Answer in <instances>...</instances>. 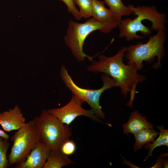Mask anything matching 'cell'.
Returning a JSON list of instances; mask_svg holds the SVG:
<instances>
[{
  "label": "cell",
  "mask_w": 168,
  "mask_h": 168,
  "mask_svg": "<svg viewBox=\"0 0 168 168\" xmlns=\"http://www.w3.org/2000/svg\"><path fill=\"white\" fill-rule=\"evenodd\" d=\"M126 48V46L123 47L111 57L100 55L98 60H93L87 69L89 72H101L109 75L115 81L121 90L122 95L125 97L130 92V99L126 105L132 108L137 85L145 81L146 77L138 73L134 64H125L124 63Z\"/></svg>",
  "instance_id": "cell-1"
},
{
  "label": "cell",
  "mask_w": 168,
  "mask_h": 168,
  "mask_svg": "<svg viewBox=\"0 0 168 168\" xmlns=\"http://www.w3.org/2000/svg\"><path fill=\"white\" fill-rule=\"evenodd\" d=\"M148 38L146 43L139 42L127 47L124 57L128 61L127 64H134L138 71L142 70L143 68V61L152 62L156 57L157 62L152 67L154 69L160 68L162 65L161 61L165 55L166 31L159 30L156 34L149 36Z\"/></svg>",
  "instance_id": "cell-2"
},
{
  "label": "cell",
  "mask_w": 168,
  "mask_h": 168,
  "mask_svg": "<svg viewBox=\"0 0 168 168\" xmlns=\"http://www.w3.org/2000/svg\"><path fill=\"white\" fill-rule=\"evenodd\" d=\"M96 30H99L105 34L110 33L105 25L93 17L83 23L72 21H69L64 39L72 54L79 62L84 61L86 58L91 62L93 61L92 57L84 53L83 47L87 36Z\"/></svg>",
  "instance_id": "cell-3"
},
{
  "label": "cell",
  "mask_w": 168,
  "mask_h": 168,
  "mask_svg": "<svg viewBox=\"0 0 168 168\" xmlns=\"http://www.w3.org/2000/svg\"><path fill=\"white\" fill-rule=\"evenodd\" d=\"M40 140L37 117L26 123L11 138L13 144L7 158L10 165L23 161Z\"/></svg>",
  "instance_id": "cell-4"
},
{
  "label": "cell",
  "mask_w": 168,
  "mask_h": 168,
  "mask_svg": "<svg viewBox=\"0 0 168 168\" xmlns=\"http://www.w3.org/2000/svg\"><path fill=\"white\" fill-rule=\"evenodd\" d=\"M60 76L66 86L73 95L78 97L84 102H86L99 118L105 119V114L100 105V97L105 90L111 88L118 87L117 84L114 79L108 75L102 73L100 76L103 82L102 86L98 89L93 90L83 88L78 86L64 65L61 67Z\"/></svg>",
  "instance_id": "cell-5"
},
{
  "label": "cell",
  "mask_w": 168,
  "mask_h": 168,
  "mask_svg": "<svg viewBox=\"0 0 168 168\" xmlns=\"http://www.w3.org/2000/svg\"><path fill=\"white\" fill-rule=\"evenodd\" d=\"M37 118L40 140L50 151H60L62 144L71 136V128L45 109L43 110L40 116Z\"/></svg>",
  "instance_id": "cell-6"
},
{
  "label": "cell",
  "mask_w": 168,
  "mask_h": 168,
  "mask_svg": "<svg viewBox=\"0 0 168 168\" xmlns=\"http://www.w3.org/2000/svg\"><path fill=\"white\" fill-rule=\"evenodd\" d=\"M84 102L73 95L70 101L61 108L49 109L47 112L54 116L62 123L69 125L79 116L83 115L97 122L104 124L95 114L91 109L86 110L82 107Z\"/></svg>",
  "instance_id": "cell-7"
},
{
  "label": "cell",
  "mask_w": 168,
  "mask_h": 168,
  "mask_svg": "<svg viewBox=\"0 0 168 168\" xmlns=\"http://www.w3.org/2000/svg\"><path fill=\"white\" fill-rule=\"evenodd\" d=\"M144 20L138 16L133 19L127 18L122 19L118 25L119 30V37L125 38L128 42L134 39H144L143 36L137 34L138 32L144 36H148L152 33V30L149 26L144 25L142 23Z\"/></svg>",
  "instance_id": "cell-8"
},
{
  "label": "cell",
  "mask_w": 168,
  "mask_h": 168,
  "mask_svg": "<svg viewBox=\"0 0 168 168\" xmlns=\"http://www.w3.org/2000/svg\"><path fill=\"white\" fill-rule=\"evenodd\" d=\"M133 12V14L140 17L144 20H148L151 22V29L155 31L160 30L166 31V24L167 21L166 15L165 13H161L154 6H138L136 7L132 4L128 6Z\"/></svg>",
  "instance_id": "cell-9"
},
{
  "label": "cell",
  "mask_w": 168,
  "mask_h": 168,
  "mask_svg": "<svg viewBox=\"0 0 168 168\" xmlns=\"http://www.w3.org/2000/svg\"><path fill=\"white\" fill-rule=\"evenodd\" d=\"M50 150L40 140L23 161L14 168H43Z\"/></svg>",
  "instance_id": "cell-10"
},
{
  "label": "cell",
  "mask_w": 168,
  "mask_h": 168,
  "mask_svg": "<svg viewBox=\"0 0 168 168\" xmlns=\"http://www.w3.org/2000/svg\"><path fill=\"white\" fill-rule=\"evenodd\" d=\"M26 120L18 105L8 111L0 112V124L5 131L17 130L26 124Z\"/></svg>",
  "instance_id": "cell-11"
},
{
  "label": "cell",
  "mask_w": 168,
  "mask_h": 168,
  "mask_svg": "<svg viewBox=\"0 0 168 168\" xmlns=\"http://www.w3.org/2000/svg\"><path fill=\"white\" fill-rule=\"evenodd\" d=\"M105 1L92 0V16L105 26L109 32L118 27V23L114 15L105 6Z\"/></svg>",
  "instance_id": "cell-12"
},
{
  "label": "cell",
  "mask_w": 168,
  "mask_h": 168,
  "mask_svg": "<svg viewBox=\"0 0 168 168\" xmlns=\"http://www.w3.org/2000/svg\"><path fill=\"white\" fill-rule=\"evenodd\" d=\"M122 126L123 133L127 135L129 133L134 135L145 128L154 129L153 125L147 121L146 117L142 116L137 110L131 114L128 122Z\"/></svg>",
  "instance_id": "cell-13"
},
{
  "label": "cell",
  "mask_w": 168,
  "mask_h": 168,
  "mask_svg": "<svg viewBox=\"0 0 168 168\" xmlns=\"http://www.w3.org/2000/svg\"><path fill=\"white\" fill-rule=\"evenodd\" d=\"M74 163L60 151H50L43 168H61Z\"/></svg>",
  "instance_id": "cell-14"
},
{
  "label": "cell",
  "mask_w": 168,
  "mask_h": 168,
  "mask_svg": "<svg viewBox=\"0 0 168 168\" xmlns=\"http://www.w3.org/2000/svg\"><path fill=\"white\" fill-rule=\"evenodd\" d=\"M158 134L159 133L156 131L154 129L146 128L134 134L135 139L133 147L134 151H137L146 144L153 142Z\"/></svg>",
  "instance_id": "cell-15"
},
{
  "label": "cell",
  "mask_w": 168,
  "mask_h": 168,
  "mask_svg": "<svg viewBox=\"0 0 168 168\" xmlns=\"http://www.w3.org/2000/svg\"><path fill=\"white\" fill-rule=\"evenodd\" d=\"M104 1L114 15L118 24L123 16L133 14V12L128 6L124 4L122 0H105Z\"/></svg>",
  "instance_id": "cell-16"
},
{
  "label": "cell",
  "mask_w": 168,
  "mask_h": 168,
  "mask_svg": "<svg viewBox=\"0 0 168 168\" xmlns=\"http://www.w3.org/2000/svg\"><path fill=\"white\" fill-rule=\"evenodd\" d=\"M156 128L160 131L159 136L152 143H148L145 145V149H147L148 152L144 161L147 160L149 157H152L153 151L156 147L161 146L168 147V130L165 129L163 126H157Z\"/></svg>",
  "instance_id": "cell-17"
},
{
  "label": "cell",
  "mask_w": 168,
  "mask_h": 168,
  "mask_svg": "<svg viewBox=\"0 0 168 168\" xmlns=\"http://www.w3.org/2000/svg\"><path fill=\"white\" fill-rule=\"evenodd\" d=\"M8 140L0 136V168H7L11 166L7 155L10 146Z\"/></svg>",
  "instance_id": "cell-18"
},
{
  "label": "cell",
  "mask_w": 168,
  "mask_h": 168,
  "mask_svg": "<svg viewBox=\"0 0 168 168\" xmlns=\"http://www.w3.org/2000/svg\"><path fill=\"white\" fill-rule=\"evenodd\" d=\"M79 8V12L82 17L89 18L92 16V0H73Z\"/></svg>",
  "instance_id": "cell-19"
},
{
  "label": "cell",
  "mask_w": 168,
  "mask_h": 168,
  "mask_svg": "<svg viewBox=\"0 0 168 168\" xmlns=\"http://www.w3.org/2000/svg\"><path fill=\"white\" fill-rule=\"evenodd\" d=\"M76 150L75 142L70 139L65 141L61 145L60 151L63 154L68 156L73 154Z\"/></svg>",
  "instance_id": "cell-20"
},
{
  "label": "cell",
  "mask_w": 168,
  "mask_h": 168,
  "mask_svg": "<svg viewBox=\"0 0 168 168\" xmlns=\"http://www.w3.org/2000/svg\"><path fill=\"white\" fill-rule=\"evenodd\" d=\"M63 2L68 7V10L71 13L76 19L80 20L82 17L79 11L76 7L73 0H59Z\"/></svg>",
  "instance_id": "cell-21"
},
{
  "label": "cell",
  "mask_w": 168,
  "mask_h": 168,
  "mask_svg": "<svg viewBox=\"0 0 168 168\" xmlns=\"http://www.w3.org/2000/svg\"><path fill=\"white\" fill-rule=\"evenodd\" d=\"M165 160L160 157H159L156 160V163L151 168H161L163 165Z\"/></svg>",
  "instance_id": "cell-22"
},
{
  "label": "cell",
  "mask_w": 168,
  "mask_h": 168,
  "mask_svg": "<svg viewBox=\"0 0 168 168\" xmlns=\"http://www.w3.org/2000/svg\"><path fill=\"white\" fill-rule=\"evenodd\" d=\"M0 136L7 140H9V136L4 131L1 129H0Z\"/></svg>",
  "instance_id": "cell-23"
},
{
  "label": "cell",
  "mask_w": 168,
  "mask_h": 168,
  "mask_svg": "<svg viewBox=\"0 0 168 168\" xmlns=\"http://www.w3.org/2000/svg\"><path fill=\"white\" fill-rule=\"evenodd\" d=\"M168 160L166 161L165 159L163 164L164 168H168Z\"/></svg>",
  "instance_id": "cell-24"
}]
</instances>
